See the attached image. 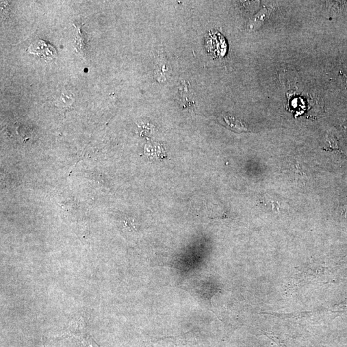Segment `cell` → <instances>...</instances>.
<instances>
[{"label":"cell","mask_w":347,"mask_h":347,"mask_svg":"<svg viewBox=\"0 0 347 347\" xmlns=\"http://www.w3.org/2000/svg\"><path fill=\"white\" fill-rule=\"evenodd\" d=\"M51 47V45H47L44 41H39L38 43H34V45H32L30 47V49L32 50V51L30 52L41 54V55H45V56H48L49 58L51 57L54 58L56 54L55 49L53 48V49H50Z\"/></svg>","instance_id":"7a4b0ae2"},{"label":"cell","mask_w":347,"mask_h":347,"mask_svg":"<svg viewBox=\"0 0 347 347\" xmlns=\"http://www.w3.org/2000/svg\"><path fill=\"white\" fill-rule=\"evenodd\" d=\"M224 120L226 124L233 131L238 132V133L248 131V128H247L246 124L237 118L231 116H227L224 118Z\"/></svg>","instance_id":"3957f363"},{"label":"cell","mask_w":347,"mask_h":347,"mask_svg":"<svg viewBox=\"0 0 347 347\" xmlns=\"http://www.w3.org/2000/svg\"><path fill=\"white\" fill-rule=\"evenodd\" d=\"M208 34L207 40L206 41V45H207L208 52L210 54H213L214 56H221L222 54L218 49L219 47L225 52L226 43L224 38L220 34Z\"/></svg>","instance_id":"6da1fadb"}]
</instances>
